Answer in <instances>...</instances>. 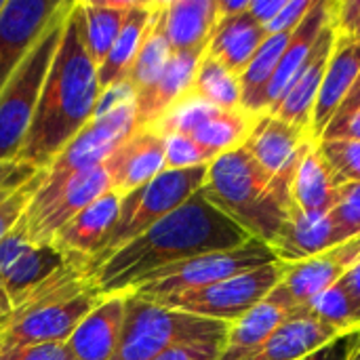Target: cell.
Masks as SVG:
<instances>
[{
	"mask_svg": "<svg viewBox=\"0 0 360 360\" xmlns=\"http://www.w3.org/2000/svg\"><path fill=\"white\" fill-rule=\"evenodd\" d=\"M11 314H13V306H11V302H8V297H6V293H4V289L0 285V323L4 325Z\"/></svg>",
	"mask_w": 360,
	"mask_h": 360,
	"instance_id": "cell-49",
	"label": "cell"
},
{
	"mask_svg": "<svg viewBox=\"0 0 360 360\" xmlns=\"http://www.w3.org/2000/svg\"><path fill=\"white\" fill-rule=\"evenodd\" d=\"M331 15H333V2H329V0H314V4L308 11V15L293 30V34H291V38H289V42L285 46V53H283V57L278 61V68L274 72V78H272V82L268 86L266 112L274 110L281 103V99L287 95L289 86L293 84V80L297 78V74L306 65L319 34L329 23Z\"/></svg>",
	"mask_w": 360,
	"mask_h": 360,
	"instance_id": "cell-24",
	"label": "cell"
},
{
	"mask_svg": "<svg viewBox=\"0 0 360 360\" xmlns=\"http://www.w3.org/2000/svg\"><path fill=\"white\" fill-rule=\"evenodd\" d=\"M249 2L251 0H217V15L219 19L238 17L249 11Z\"/></svg>",
	"mask_w": 360,
	"mask_h": 360,
	"instance_id": "cell-47",
	"label": "cell"
},
{
	"mask_svg": "<svg viewBox=\"0 0 360 360\" xmlns=\"http://www.w3.org/2000/svg\"><path fill=\"white\" fill-rule=\"evenodd\" d=\"M101 297L78 266L65 264L6 319L0 331V352L68 342Z\"/></svg>",
	"mask_w": 360,
	"mask_h": 360,
	"instance_id": "cell-4",
	"label": "cell"
},
{
	"mask_svg": "<svg viewBox=\"0 0 360 360\" xmlns=\"http://www.w3.org/2000/svg\"><path fill=\"white\" fill-rule=\"evenodd\" d=\"M342 283L346 285V289L352 293V297H354V302L359 304V310H360V259L352 266V270L342 278Z\"/></svg>",
	"mask_w": 360,
	"mask_h": 360,
	"instance_id": "cell-48",
	"label": "cell"
},
{
	"mask_svg": "<svg viewBox=\"0 0 360 360\" xmlns=\"http://www.w3.org/2000/svg\"><path fill=\"white\" fill-rule=\"evenodd\" d=\"M217 23V0L165 2V32L175 55L205 53Z\"/></svg>",
	"mask_w": 360,
	"mask_h": 360,
	"instance_id": "cell-26",
	"label": "cell"
},
{
	"mask_svg": "<svg viewBox=\"0 0 360 360\" xmlns=\"http://www.w3.org/2000/svg\"><path fill=\"white\" fill-rule=\"evenodd\" d=\"M321 154L333 169L338 181L360 184V141L352 139H319Z\"/></svg>",
	"mask_w": 360,
	"mask_h": 360,
	"instance_id": "cell-35",
	"label": "cell"
},
{
	"mask_svg": "<svg viewBox=\"0 0 360 360\" xmlns=\"http://www.w3.org/2000/svg\"><path fill=\"white\" fill-rule=\"evenodd\" d=\"M108 190H110V177H108V171L103 165L76 175L44 209H40L32 217L23 215L32 243L34 245H51L53 236L68 221H72L84 207H89L93 200H97Z\"/></svg>",
	"mask_w": 360,
	"mask_h": 360,
	"instance_id": "cell-17",
	"label": "cell"
},
{
	"mask_svg": "<svg viewBox=\"0 0 360 360\" xmlns=\"http://www.w3.org/2000/svg\"><path fill=\"white\" fill-rule=\"evenodd\" d=\"M359 342L360 331H352V333H346V335L333 340L331 344L323 346L321 350H316L314 354L302 360H352Z\"/></svg>",
	"mask_w": 360,
	"mask_h": 360,
	"instance_id": "cell-43",
	"label": "cell"
},
{
	"mask_svg": "<svg viewBox=\"0 0 360 360\" xmlns=\"http://www.w3.org/2000/svg\"><path fill=\"white\" fill-rule=\"evenodd\" d=\"M302 306H295L278 287L243 319L230 325L219 360H243L255 352L283 323L300 314Z\"/></svg>",
	"mask_w": 360,
	"mask_h": 360,
	"instance_id": "cell-18",
	"label": "cell"
},
{
	"mask_svg": "<svg viewBox=\"0 0 360 360\" xmlns=\"http://www.w3.org/2000/svg\"><path fill=\"white\" fill-rule=\"evenodd\" d=\"M215 156L188 135H165V171H181L211 165Z\"/></svg>",
	"mask_w": 360,
	"mask_h": 360,
	"instance_id": "cell-36",
	"label": "cell"
},
{
	"mask_svg": "<svg viewBox=\"0 0 360 360\" xmlns=\"http://www.w3.org/2000/svg\"><path fill=\"white\" fill-rule=\"evenodd\" d=\"M251 236L213 207L202 190L118 249L86 281L101 293H131L148 276L169 266L217 251L236 249Z\"/></svg>",
	"mask_w": 360,
	"mask_h": 360,
	"instance_id": "cell-1",
	"label": "cell"
},
{
	"mask_svg": "<svg viewBox=\"0 0 360 360\" xmlns=\"http://www.w3.org/2000/svg\"><path fill=\"white\" fill-rule=\"evenodd\" d=\"M270 179L240 146L209 165L200 190L213 207L251 238L270 247L289 215V205L272 190Z\"/></svg>",
	"mask_w": 360,
	"mask_h": 360,
	"instance_id": "cell-3",
	"label": "cell"
},
{
	"mask_svg": "<svg viewBox=\"0 0 360 360\" xmlns=\"http://www.w3.org/2000/svg\"><path fill=\"white\" fill-rule=\"evenodd\" d=\"M127 293L103 295L95 308L78 323L68 338V346L78 360H112L124 323Z\"/></svg>",
	"mask_w": 360,
	"mask_h": 360,
	"instance_id": "cell-21",
	"label": "cell"
},
{
	"mask_svg": "<svg viewBox=\"0 0 360 360\" xmlns=\"http://www.w3.org/2000/svg\"><path fill=\"white\" fill-rule=\"evenodd\" d=\"M209 165L181 169V171H162L148 186L127 194L120 202L118 217L112 226L110 236L105 238L99 253L86 264L84 278H89L101 264H105L118 249L141 236L162 217L179 209L188 198H192L207 179Z\"/></svg>",
	"mask_w": 360,
	"mask_h": 360,
	"instance_id": "cell-7",
	"label": "cell"
},
{
	"mask_svg": "<svg viewBox=\"0 0 360 360\" xmlns=\"http://www.w3.org/2000/svg\"><path fill=\"white\" fill-rule=\"evenodd\" d=\"M308 141H314L308 131L266 112V114L255 116V122H253L251 133L245 139L243 148L272 177Z\"/></svg>",
	"mask_w": 360,
	"mask_h": 360,
	"instance_id": "cell-25",
	"label": "cell"
},
{
	"mask_svg": "<svg viewBox=\"0 0 360 360\" xmlns=\"http://www.w3.org/2000/svg\"><path fill=\"white\" fill-rule=\"evenodd\" d=\"M137 2H108V0H80V8H82V40H84V49L91 57V61L95 63V68H99L105 59V55L110 53L114 40L118 38L122 23L129 15V11L135 6Z\"/></svg>",
	"mask_w": 360,
	"mask_h": 360,
	"instance_id": "cell-31",
	"label": "cell"
},
{
	"mask_svg": "<svg viewBox=\"0 0 360 360\" xmlns=\"http://www.w3.org/2000/svg\"><path fill=\"white\" fill-rule=\"evenodd\" d=\"M287 0H251L249 2V15L259 23V25H268L285 6Z\"/></svg>",
	"mask_w": 360,
	"mask_h": 360,
	"instance_id": "cell-45",
	"label": "cell"
},
{
	"mask_svg": "<svg viewBox=\"0 0 360 360\" xmlns=\"http://www.w3.org/2000/svg\"><path fill=\"white\" fill-rule=\"evenodd\" d=\"M331 219L346 240L360 236V184H344L335 207L331 209Z\"/></svg>",
	"mask_w": 360,
	"mask_h": 360,
	"instance_id": "cell-38",
	"label": "cell"
},
{
	"mask_svg": "<svg viewBox=\"0 0 360 360\" xmlns=\"http://www.w3.org/2000/svg\"><path fill=\"white\" fill-rule=\"evenodd\" d=\"M171 57H173V51H171L169 38L165 32V2H156L150 25L143 36V42H141L135 63L129 72L127 84L135 93L143 91L162 74V70L167 68Z\"/></svg>",
	"mask_w": 360,
	"mask_h": 360,
	"instance_id": "cell-32",
	"label": "cell"
},
{
	"mask_svg": "<svg viewBox=\"0 0 360 360\" xmlns=\"http://www.w3.org/2000/svg\"><path fill=\"white\" fill-rule=\"evenodd\" d=\"M342 335L346 333L325 325L302 308L300 314L283 323L255 352L243 360H302Z\"/></svg>",
	"mask_w": 360,
	"mask_h": 360,
	"instance_id": "cell-23",
	"label": "cell"
},
{
	"mask_svg": "<svg viewBox=\"0 0 360 360\" xmlns=\"http://www.w3.org/2000/svg\"><path fill=\"white\" fill-rule=\"evenodd\" d=\"M0 360H2V352H0Z\"/></svg>",
	"mask_w": 360,
	"mask_h": 360,
	"instance_id": "cell-54",
	"label": "cell"
},
{
	"mask_svg": "<svg viewBox=\"0 0 360 360\" xmlns=\"http://www.w3.org/2000/svg\"><path fill=\"white\" fill-rule=\"evenodd\" d=\"M287 270V264L274 262L268 266H262L257 270L232 276L228 281H221L217 285L165 295L158 300H148L158 306L188 312L202 319H213L221 323H236L243 319L249 310H253L257 304H262L283 281Z\"/></svg>",
	"mask_w": 360,
	"mask_h": 360,
	"instance_id": "cell-10",
	"label": "cell"
},
{
	"mask_svg": "<svg viewBox=\"0 0 360 360\" xmlns=\"http://www.w3.org/2000/svg\"><path fill=\"white\" fill-rule=\"evenodd\" d=\"M205 53H173L162 74L150 86L135 93V129L154 127L190 91Z\"/></svg>",
	"mask_w": 360,
	"mask_h": 360,
	"instance_id": "cell-20",
	"label": "cell"
},
{
	"mask_svg": "<svg viewBox=\"0 0 360 360\" xmlns=\"http://www.w3.org/2000/svg\"><path fill=\"white\" fill-rule=\"evenodd\" d=\"M342 184L321 154L316 141L308 148L291 188V209L308 215H325L338 202Z\"/></svg>",
	"mask_w": 360,
	"mask_h": 360,
	"instance_id": "cell-27",
	"label": "cell"
},
{
	"mask_svg": "<svg viewBox=\"0 0 360 360\" xmlns=\"http://www.w3.org/2000/svg\"><path fill=\"white\" fill-rule=\"evenodd\" d=\"M2 327H4V325H2V323H0V331H2Z\"/></svg>",
	"mask_w": 360,
	"mask_h": 360,
	"instance_id": "cell-53",
	"label": "cell"
},
{
	"mask_svg": "<svg viewBox=\"0 0 360 360\" xmlns=\"http://www.w3.org/2000/svg\"><path fill=\"white\" fill-rule=\"evenodd\" d=\"M321 139H352L360 141V110L344 118H335L323 131Z\"/></svg>",
	"mask_w": 360,
	"mask_h": 360,
	"instance_id": "cell-44",
	"label": "cell"
},
{
	"mask_svg": "<svg viewBox=\"0 0 360 360\" xmlns=\"http://www.w3.org/2000/svg\"><path fill=\"white\" fill-rule=\"evenodd\" d=\"M154 6H156V2H137L129 11L118 38L114 40L103 63L97 68V80H99L101 93L116 89V86L127 82L129 72L135 63L137 53H139V46L143 42L146 30L150 25Z\"/></svg>",
	"mask_w": 360,
	"mask_h": 360,
	"instance_id": "cell-29",
	"label": "cell"
},
{
	"mask_svg": "<svg viewBox=\"0 0 360 360\" xmlns=\"http://www.w3.org/2000/svg\"><path fill=\"white\" fill-rule=\"evenodd\" d=\"M360 259V236L346 240L310 259L289 264L278 289L295 304L306 306L323 291L338 285Z\"/></svg>",
	"mask_w": 360,
	"mask_h": 360,
	"instance_id": "cell-15",
	"label": "cell"
},
{
	"mask_svg": "<svg viewBox=\"0 0 360 360\" xmlns=\"http://www.w3.org/2000/svg\"><path fill=\"white\" fill-rule=\"evenodd\" d=\"M226 340H209V342H190L179 344L152 360H219Z\"/></svg>",
	"mask_w": 360,
	"mask_h": 360,
	"instance_id": "cell-39",
	"label": "cell"
},
{
	"mask_svg": "<svg viewBox=\"0 0 360 360\" xmlns=\"http://www.w3.org/2000/svg\"><path fill=\"white\" fill-rule=\"evenodd\" d=\"M2 360H78L65 342H53V344H36L17 348L11 352H4Z\"/></svg>",
	"mask_w": 360,
	"mask_h": 360,
	"instance_id": "cell-41",
	"label": "cell"
},
{
	"mask_svg": "<svg viewBox=\"0 0 360 360\" xmlns=\"http://www.w3.org/2000/svg\"><path fill=\"white\" fill-rule=\"evenodd\" d=\"M2 6H4V0H0V11H2Z\"/></svg>",
	"mask_w": 360,
	"mask_h": 360,
	"instance_id": "cell-52",
	"label": "cell"
},
{
	"mask_svg": "<svg viewBox=\"0 0 360 360\" xmlns=\"http://www.w3.org/2000/svg\"><path fill=\"white\" fill-rule=\"evenodd\" d=\"M359 110H360V74L356 76V80H354V84H352L350 93H348V95H346V99L342 101V105H340L338 114L333 116V120H335V118H344V116H348V114H354V112H359Z\"/></svg>",
	"mask_w": 360,
	"mask_h": 360,
	"instance_id": "cell-46",
	"label": "cell"
},
{
	"mask_svg": "<svg viewBox=\"0 0 360 360\" xmlns=\"http://www.w3.org/2000/svg\"><path fill=\"white\" fill-rule=\"evenodd\" d=\"M360 74V38L354 36H335V44L327 63L325 80L314 105L312 114V137L321 139L323 131L329 127L333 116L338 114L342 101L350 93L356 76Z\"/></svg>",
	"mask_w": 360,
	"mask_h": 360,
	"instance_id": "cell-22",
	"label": "cell"
},
{
	"mask_svg": "<svg viewBox=\"0 0 360 360\" xmlns=\"http://www.w3.org/2000/svg\"><path fill=\"white\" fill-rule=\"evenodd\" d=\"M110 190L118 196H127L165 171V137L152 127L135 129L103 162Z\"/></svg>",
	"mask_w": 360,
	"mask_h": 360,
	"instance_id": "cell-13",
	"label": "cell"
},
{
	"mask_svg": "<svg viewBox=\"0 0 360 360\" xmlns=\"http://www.w3.org/2000/svg\"><path fill=\"white\" fill-rule=\"evenodd\" d=\"M346 243L329 213L308 215L289 209V215L270 249L281 264H297Z\"/></svg>",
	"mask_w": 360,
	"mask_h": 360,
	"instance_id": "cell-19",
	"label": "cell"
},
{
	"mask_svg": "<svg viewBox=\"0 0 360 360\" xmlns=\"http://www.w3.org/2000/svg\"><path fill=\"white\" fill-rule=\"evenodd\" d=\"M228 331L230 323L171 310L127 293L122 333L112 360H152L179 344L226 340Z\"/></svg>",
	"mask_w": 360,
	"mask_h": 360,
	"instance_id": "cell-5",
	"label": "cell"
},
{
	"mask_svg": "<svg viewBox=\"0 0 360 360\" xmlns=\"http://www.w3.org/2000/svg\"><path fill=\"white\" fill-rule=\"evenodd\" d=\"M274 262L278 259L274 257L272 249L266 243L251 238L236 249L207 253V255L175 264V266H169L160 272H154L131 293H135L141 300H158L165 295L205 289V287L217 285L221 281L257 270Z\"/></svg>",
	"mask_w": 360,
	"mask_h": 360,
	"instance_id": "cell-9",
	"label": "cell"
},
{
	"mask_svg": "<svg viewBox=\"0 0 360 360\" xmlns=\"http://www.w3.org/2000/svg\"><path fill=\"white\" fill-rule=\"evenodd\" d=\"M65 264V257L57 253L51 245H30L15 264L0 276V285L13 306H21L42 283H46L57 270H61Z\"/></svg>",
	"mask_w": 360,
	"mask_h": 360,
	"instance_id": "cell-30",
	"label": "cell"
},
{
	"mask_svg": "<svg viewBox=\"0 0 360 360\" xmlns=\"http://www.w3.org/2000/svg\"><path fill=\"white\" fill-rule=\"evenodd\" d=\"M253 122L255 116L245 110H219L186 93L152 129L162 137L171 133L188 135L217 158L240 148Z\"/></svg>",
	"mask_w": 360,
	"mask_h": 360,
	"instance_id": "cell-11",
	"label": "cell"
},
{
	"mask_svg": "<svg viewBox=\"0 0 360 360\" xmlns=\"http://www.w3.org/2000/svg\"><path fill=\"white\" fill-rule=\"evenodd\" d=\"M101 99L97 68L82 40V8L72 2L63 34L46 74L25 143L17 160L46 169L95 118Z\"/></svg>",
	"mask_w": 360,
	"mask_h": 360,
	"instance_id": "cell-2",
	"label": "cell"
},
{
	"mask_svg": "<svg viewBox=\"0 0 360 360\" xmlns=\"http://www.w3.org/2000/svg\"><path fill=\"white\" fill-rule=\"evenodd\" d=\"M63 0H4L0 11V93Z\"/></svg>",
	"mask_w": 360,
	"mask_h": 360,
	"instance_id": "cell-12",
	"label": "cell"
},
{
	"mask_svg": "<svg viewBox=\"0 0 360 360\" xmlns=\"http://www.w3.org/2000/svg\"><path fill=\"white\" fill-rule=\"evenodd\" d=\"M188 95L219 110H243L238 76L226 70L219 61H215L207 53L202 55L196 68Z\"/></svg>",
	"mask_w": 360,
	"mask_h": 360,
	"instance_id": "cell-33",
	"label": "cell"
},
{
	"mask_svg": "<svg viewBox=\"0 0 360 360\" xmlns=\"http://www.w3.org/2000/svg\"><path fill=\"white\" fill-rule=\"evenodd\" d=\"M335 36H338V30H335L333 15H331L329 23L323 27V32L319 34L312 46L306 65L302 68V72L297 74V78L293 80L287 95L281 99V103L268 114L285 122H291L312 135V114H314V105H316L323 80H325V72H327V63L335 44Z\"/></svg>",
	"mask_w": 360,
	"mask_h": 360,
	"instance_id": "cell-16",
	"label": "cell"
},
{
	"mask_svg": "<svg viewBox=\"0 0 360 360\" xmlns=\"http://www.w3.org/2000/svg\"><path fill=\"white\" fill-rule=\"evenodd\" d=\"M352 360H360V342H359V346H356V350H354V356H352Z\"/></svg>",
	"mask_w": 360,
	"mask_h": 360,
	"instance_id": "cell-51",
	"label": "cell"
},
{
	"mask_svg": "<svg viewBox=\"0 0 360 360\" xmlns=\"http://www.w3.org/2000/svg\"><path fill=\"white\" fill-rule=\"evenodd\" d=\"M122 196L108 190L89 207H84L72 221H68L51 240V247L65 257V262L78 266L82 272L86 264L99 253L112 226L118 217Z\"/></svg>",
	"mask_w": 360,
	"mask_h": 360,
	"instance_id": "cell-14",
	"label": "cell"
},
{
	"mask_svg": "<svg viewBox=\"0 0 360 360\" xmlns=\"http://www.w3.org/2000/svg\"><path fill=\"white\" fill-rule=\"evenodd\" d=\"M13 165H15V160H11V162H0V177H2L4 173H8Z\"/></svg>",
	"mask_w": 360,
	"mask_h": 360,
	"instance_id": "cell-50",
	"label": "cell"
},
{
	"mask_svg": "<svg viewBox=\"0 0 360 360\" xmlns=\"http://www.w3.org/2000/svg\"><path fill=\"white\" fill-rule=\"evenodd\" d=\"M46 179V169H40L30 181H25L17 192H13L2 205H0V240L21 221V217L25 215L30 202L34 200V196L38 194L40 186Z\"/></svg>",
	"mask_w": 360,
	"mask_h": 360,
	"instance_id": "cell-37",
	"label": "cell"
},
{
	"mask_svg": "<svg viewBox=\"0 0 360 360\" xmlns=\"http://www.w3.org/2000/svg\"><path fill=\"white\" fill-rule=\"evenodd\" d=\"M72 2L63 0L61 8L53 15L51 23L44 27L36 44L30 49L25 59L0 93V162L17 160L25 143Z\"/></svg>",
	"mask_w": 360,
	"mask_h": 360,
	"instance_id": "cell-6",
	"label": "cell"
},
{
	"mask_svg": "<svg viewBox=\"0 0 360 360\" xmlns=\"http://www.w3.org/2000/svg\"><path fill=\"white\" fill-rule=\"evenodd\" d=\"M312 4H314V0H287L285 6L281 8V13L264 27L266 34L272 36V34H289V32H293L302 23V19L308 15Z\"/></svg>",
	"mask_w": 360,
	"mask_h": 360,
	"instance_id": "cell-40",
	"label": "cell"
},
{
	"mask_svg": "<svg viewBox=\"0 0 360 360\" xmlns=\"http://www.w3.org/2000/svg\"><path fill=\"white\" fill-rule=\"evenodd\" d=\"M306 312L325 325H331L344 333L360 331V310L354 302L352 293L346 289V285L340 281L331 289L323 291L314 300H310L306 306Z\"/></svg>",
	"mask_w": 360,
	"mask_h": 360,
	"instance_id": "cell-34",
	"label": "cell"
},
{
	"mask_svg": "<svg viewBox=\"0 0 360 360\" xmlns=\"http://www.w3.org/2000/svg\"><path fill=\"white\" fill-rule=\"evenodd\" d=\"M333 23L338 34L360 38V0L333 2Z\"/></svg>",
	"mask_w": 360,
	"mask_h": 360,
	"instance_id": "cell-42",
	"label": "cell"
},
{
	"mask_svg": "<svg viewBox=\"0 0 360 360\" xmlns=\"http://www.w3.org/2000/svg\"><path fill=\"white\" fill-rule=\"evenodd\" d=\"M266 38L268 34L264 25H259L247 11L238 17L219 19L207 46V55L219 61L232 74L240 76Z\"/></svg>",
	"mask_w": 360,
	"mask_h": 360,
	"instance_id": "cell-28",
	"label": "cell"
},
{
	"mask_svg": "<svg viewBox=\"0 0 360 360\" xmlns=\"http://www.w3.org/2000/svg\"><path fill=\"white\" fill-rule=\"evenodd\" d=\"M135 131L133 99L95 114V118L46 167V179L30 202L25 217L44 209L76 175L101 167L108 156Z\"/></svg>",
	"mask_w": 360,
	"mask_h": 360,
	"instance_id": "cell-8",
	"label": "cell"
}]
</instances>
